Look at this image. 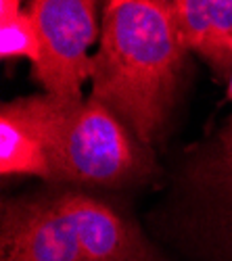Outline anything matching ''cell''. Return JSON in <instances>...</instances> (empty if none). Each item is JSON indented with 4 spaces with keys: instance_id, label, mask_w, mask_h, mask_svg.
<instances>
[{
    "instance_id": "obj_1",
    "label": "cell",
    "mask_w": 232,
    "mask_h": 261,
    "mask_svg": "<svg viewBox=\"0 0 232 261\" xmlns=\"http://www.w3.org/2000/svg\"><path fill=\"white\" fill-rule=\"evenodd\" d=\"M186 46L163 0H109L92 96L149 146L170 115Z\"/></svg>"
},
{
    "instance_id": "obj_2",
    "label": "cell",
    "mask_w": 232,
    "mask_h": 261,
    "mask_svg": "<svg viewBox=\"0 0 232 261\" xmlns=\"http://www.w3.org/2000/svg\"><path fill=\"white\" fill-rule=\"evenodd\" d=\"M0 261H161L138 226L75 190L5 201Z\"/></svg>"
},
{
    "instance_id": "obj_3",
    "label": "cell",
    "mask_w": 232,
    "mask_h": 261,
    "mask_svg": "<svg viewBox=\"0 0 232 261\" xmlns=\"http://www.w3.org/2000/svg\"><path fill=\"white\" fill-rule=\"evenodd\" d=\"M50 180L84 186H121L144 178L151 157L144 144L100 100L40 94Z\"/></svg>"
},
{
    "instance_id": "obj_4",
    "label": "cell",
    "mask_w": 232,
    "mask_h": 261,
    "mask_svg": "<svg viewBox=\"0 0 232 261\" xmlns=\"http://www.w3.org/2000/svg\"><path fill=\"white\" fill-rule=\"evenodd\" d=\"M98 0H30L40 38L34 77L48 94L82 100V84L92 75L88 48L96 40Z\"/></svg>"
},
{
    "instance_id": "obj_5",
    "label": "cell",
    "mask_w": 232,
    "mask_h": 261,
    "mask_svg": "<svg viewBox=\"0 0 232 261\" xmlns=\"http://www.w3.org/2000/svg\"><path fill=\"white\" fill-rule=\"evenodd\" d=\"M0 171L3 176H38L50 180V161L46 155L38 96H25L3 105Z\"/></svg>"
},
{
    "instance_id": "obj_6",
    "label": "cell",
    "mask_w": 232,
    "mask_h": 261,
    "mask_svg": "<svg viewBox=\"0 0 232 261\" xmlns=\"http://www.w3.org/2000/svg\"><path fill=\"white\" fill-rule=\"evenodd\" d=\"M186 50H197L220 73H230L232 0H163Z\"/></svg>"
},
{
    "instance_id": "obj_7",
    "label": "cell",
    "mask_w": 232,
    "mask_h": 261,
    "mask_svg": "<svg viewBox=\"0 0 232 261\" xmlns=\"http://www.w3.org/2000/svg\"><path fill=\"white\" fill-rule=\"evenodd\" d=\"M0 53L3 59H40V38L30 11H21L15 17L0 21Z\"/></svg>"
},
{
    "instance_id": "obj_8",
    "label": "cell",
    "mask_w": 232,
    "mask_h": 261,
    "mask_svg": "<svg viewBox=\"0 0 232 261\" xmlns=\"http://www.w3.org/2000/svg\"><path fill=\"white\" fill-rule=\"evenodd\" d=\"M203 184L212 188L232 211V163H209L203 161Z\"/></svg>"
},
{
    "instance_id": "obj_9",
    "label": "cell",
    "mask_w": 232,
    "mask_h": 261,
    "mask_svg": "<svg viewBox=\"0 0 232 261\" xmlns=\"http://www.w3.org/2000/svg\"><path fill=\"white\" fill-rule=\"evenodd\" d=\"M228 96L232 100V40H230V73H228ZM209 163H232V119L226 123V127L220 132L216 146L212 148V153L205 159Z\"/></svg>"
},
{
    "instance_id": "obj_10",
    "label": "cell",
    "mask_w": 232,
    "mask_h": 261,
    "mask_svg": "<svg viewBox=\"0 0 232 261\" xmlns=\"http://www.w3.org/2000/svg\"><path fill=\"white\" fill-rule=\"evenodd\" d=\"M19 13H21L19 0H0V21L9 19V17H15Z\"/></svg>"
}]
</instances>
